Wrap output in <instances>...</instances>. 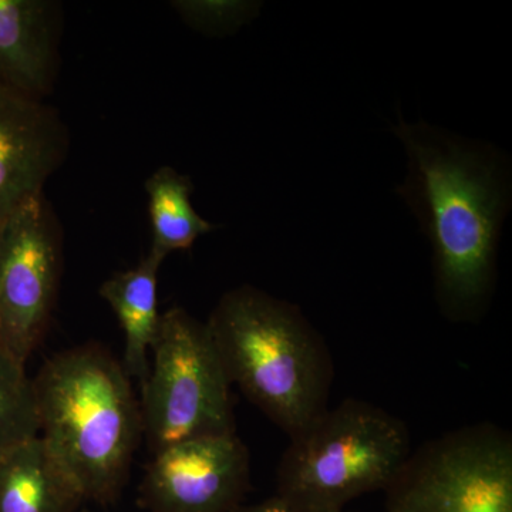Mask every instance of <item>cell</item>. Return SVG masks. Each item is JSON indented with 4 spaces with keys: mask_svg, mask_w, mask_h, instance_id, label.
I'll return each instance as SVG.
<instances>
[{
    "mask_svg": "<svg viewBox=\"0 0 512 512\" xmlns=\"http://www.w3.org/2000/svg\"><path fill=\"white\" fill-rule=\"evenodd\" d=\"M339 512H346V511H345V510H343V511H339Z\"/></svg>",
    "mask_w": 512,
    "mask_h": 512,
    "instance_id": "ac0fdd59",
    "label": "cell"
},
{
    "mask_svg": "<svg viewBox=\"0 0 512 512\" xmlns=\"http://www.w3.org/2000/svg\"><path fill=\"white\" fill-rule=\"evenodd\" d=\"M66 151V128L52 107L0 87V225L43 194Z\"/></svg>",
    "mask_w": 512,
    "mask_h": 512,
    "instance_id": "9c48e42d",
    "label": "cell"
},
{
    "mask_svg": "<svg viewBox=\"0 0 512 512\" xmlns=\"http://www.w3.org/2000/svg\"><path fill=\"white\" fill-rule=\"evenodd\" d=\"M276 471V495L293 512H339L360 495L386 490L412 453L399 417L346 399L289 437Z\"/></svg>",
    "mask_w": 512,
    "mask_h": 512,
    "instance_id": "277c9868",
    "label": "cell"
},
{
    "mask_svg": "<svg viewBox=\"0 0 512 512\" xmlns=\"http://www.w3.org/2000/svg\"><path fill=\"white\" fill-rule=\"evenodd\" d=\"M407 153L397 188L433 248L437 298L451 319L480 315L494 289L498 239L510 204L507 160L494 147L400 121Z\"/></svg>",
    "mask_w": 512,
    "mask_h": 512,
    "instance_id": "6da1fadb",
    "label": "cell"
},
{
    "mask_svg": "<svg viewBox=\"0 0 512 512\" xmlns=\"http://www.w3.org/2000/svg\"><path fill=\"white\" fill-rule=\"evenodd\" d=\"M181 18L195 28H221L239 18L242 6L229 2H174Z\"/></svg>",
    "mask_w": 512,
    "mask_h": 512,
    "instance_id": "9a60e30c",
    "label": "cell"
},
{
    "mask_svg": "<svg viewBox=\"0 0 512 512\" xmlns=\"http://www.w3.org/2000/svg\"><path fill=\"white\" fill-rule=\"evenodd\" d=\"M62 275V238L45 194L0 225V345L26 365L45 339Z\"/></svg>",
    "mask_w": 512,
    "mask_h": 512,
    "instance_id": "52a82bcc",
    "label": "cell"
},
{
    "mask_svg": "<svg viewBox=\"0 0 512 512\" xmlns=\"http://www.w3.org/2000/svg\"><path fill=\"white\" fill-rule=\"evenodd\" d=\"M39 433L33 379L26 365L0 345V457Z\"/></svg>",
    "mask_w": 512,
    "mask_h": 512,
    "instance_id": "5bb4252c",
    "label": "cell"
},
{
    "mask_svg": "<svg viewBox=\"0 0 512 512\" xmlns=\"http://www.w3.org/2000/svg\"><path fill=\"white\" fill-rule=\"evenodd\" d=\"M164 259L148 252L134 268L117 272L103 282L100 296L119 319L124 332L123 366L141 383L148 375V350L153 348L163 313L158 312V271Z\"/></svg>",
    "mask_w": 512,
    "mask_h": 512,
    "instance_id": "7c38bea8",
    "label": "cell"
},
{
    "mask_svg": "<svg viewBox=\"0 0 512 512\" xmlns=\"http://www.w3.org/2000/svg\"><path fill=\"white\" fill-rule=\"evenodd\" d=\"M387 512H512V437L491 423L412 451L386 488Z\"/></svg>",
    "mask_w": 512,
    "mask_h": 512,
    "instance_id": "8992f818",
    "label": "cell"
},
{
    "mask_svg": "<svg viewBox=\"0 0 512 512\" xmlns=\"http://www.w3.org/2000/svg\"><path fill=\"white\" fill-rule=\"evenodd\" d=\"M232 512H293L291 507L282 500L278 495H274V497L266 498V500L261 501L258 504L251 505H239V507L235 508Z\"/></svg>",
    "mask_w": 512,
    "mask_h": 512,
    "instance_id": "2e32d148",
    "label": "cell"
},
{
    "mask_svg": "<svg viewBox=\"0 0 512 512\" xmlns=\"http://www.w3.org/2000/svg\"><path fill=\"white\" fill-rule=\"evenodd\" d=\"M33 384L47 450L84 501H116L143 437L140 403L123 363L89 343L47 359Z\"/></svg>",
    "mask_w": 512,
    "mask_h": 512,
    "instance_id": "7a4b0ae2",
    "label": "cell"
},
{
    "mask_svg": "<svg viewBox=\"0 0 512 512\" xmlns=\"http://www.w3.org/2000/svg\"><path fill=\"white\" fill-rule=\"evenodd\" d=\"M192 184L187 175L160 167L146 183L150 212L151 254L165 259L171 252L191 248L215 225L198 215L191 204Z\"/></svg>",
    "mask_w": 512,
    "mask_h": 512,
    "instance_id": "4fadbf2b",
    "label": "cell"
},
{
    "mask_svg": "<svg viewBox=\"0 0 512 512\" xmlns=\"http://www.w3.org/2000/svg\"><path fill=\"white\" fill-rule=\"evenodd\" d=\"M83 503L40 437L0 457V512H77Z\"/></svg>",
    "mask_w": 512,
    "mask_h": 512,
    "instance_id": "8fae6325",
    "label": "cell"
},
{
    "mask_svg": "<svg viewBox=\"0 0 512 512\" xmlns=\"http://www.w3.org/2000/svg\"><path fill=\"white\" fill-rule=\"evenodd\" d=\"M60 6L0 0V87L45 101L59 66Z\"/></svg>",
    "mask_w": 512,
    "mask_h": 512,
    "instance_id": "30bf717a",
    "label": "cell"
},
{
    "mask_svg": "<svg viewBox=\"0 0 512 512\" xmlns=\"http://www.w3.org/2000/svg\"><path fill=\"white\" fill-rule=\"evenodd\" d=\"M151 352L140 404L151 453L181 441L237 433L232 384L207 323L184 309H168Z\"/></svg>",
    "mask_w": 512,
    "mask_h": 512,
    "instance_id": "5b68a950",
    "label": "cell"
},
{
    "mask_svg": "<svg viewBox=\"0 0 512 512\" xmlns=\"http://www.w3.org/2000/svg\"><path fill=\"white\" fill-rule=\"evenodd\" d=\"M207 328L229 383L288 437L329 409L332 355L298 306L241 286L222 296Z\"/></svg>",
    "mask_w": 512,
    "mask_h": 512,
    "instance_id": "3957f363",
    "label": "cell"
},
{
    "mask_svg": "<svg viewBox=\"0 0 512 512\" xmlns=\"http://www.w3.org/2000/svg\"><path fill=\"white\" fill-rule=\"evenodd\" d=\"M153 456L140 487L150 512H232L251 485V458L237 433L181 441Z\"/></svg>",
    "mask_w": 512,
    "mask_h": 512,
    "instance_id": "ba28073f",
    "label": "cell"
},
{
    "mask_svg": "<svg viewBox=\"0 0 512 512\" xmlns=\"http://www.w3.org/2000/svg\"><path fill=\"white\" fill-rule=\"evenodd\" d=\"M77 512H92V511H89V510H83V508H82V510H79V511H77Z\"/></svg>",
    "mask_w": 512,
    "mask_h": 512,
    "instance_id": "e0dca14e",
    "label": "cell"
}]
</instances>
